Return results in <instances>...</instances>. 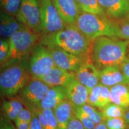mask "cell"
<instances>
[{"label": "cell", "mask_w": 129, "mask_h": 129, "mask_svg": "<svg viewBox=\"0 0 129 129\" xmlns=\"http://www.w3.org/2000/svg\"><path fill=\"white\" fill-rule=\"evenodd\" d=\"M74 114L82 123L86 129H93L96 125L84 112L81 107H74Z\"/></svg>", "instance_id": "cell-27"}, {"label": "cell", "mask_w": 129, "mask_h": 129, "mask_svg": "<svg viewBox=\"0 0 129 129\" xmlns=\"http://www.w3.org/2000/svg\"><path fill=\"white\" fill-rule=\"evenodd\" d=\"M128 85H129V84H128Z\"/></svg>", "instance_id": "cell-43"}, {"label": "cell", "mask_w": 129, "mask_h": 129, "mask_svg": "<svg viewBox=\"0 0 129 129\" xmlns=\"http://www.w3.org/2000/svg\"><path fill=\"white\" fill-rule=\"evenodd\" d=\"M40 5L42 36L57 32L65 27L66 24L52 0H40Z\"/></svg>", "instance_id": "cell-7"}, {"label": "cell", "mask_w": 129, "mask_h": 129, "mask_svg": "<svg viewBox=\"0 0 129 129\" xmlns=\"http://www.w3.org/2000/svg\"><path fill=\"white\" fill-rule=\"evenodd\" d=\"M22 2V0H0L1 10L16 17Z\"/></svg>", "instance_id": "cell-25"}, {"label": "cell", "mask_w": 129, "mask_h": 129, "mask_svg": "<svg viewBox=\"0 0 129 129\" xmlns=\"http://www.w3.org/2000/svg\"><path fill=\"white\" fill-rule=\"evenodd\" d=\"M16 129H30V125L29 122L14 121Z\"/></svg>", "instance_id": "cell-37"}, {"label": "cell", "mask_w": 129, "mask_h": 129, "mask_svg": "<svg viewBox=\"0 0 129 129\" xmlns=\"http://www.w3.org/2000/svg\"><path fill=\"white\" fill-rule=\"evenodd\" d=\"M0 129H16L11 120H7L3 116H1Z\"/></svg>", "instance_id": "cell-36"}, {"label": "cell", "mask_w": 129, "mask_h": 129, "mask_svg": "<svg viewBox=\"0 0 129 129\" xmlns=\"http://www.w3.org/2000/svg\"><path fill=\"white\" fill-rule=\"evenodd\" d=\"M106 15L114 21L126 18L129 14V0H98Z\"/></svg>", "instance_id": "cell-11"}, {"label": "cell", "mask_w": 129, "mask_h": 129, "mask_svg": "<svg viewBox=\"0 0 129 129\" xmlns=\"http://www.w3.org/2000/svg\"><path fill=\"white\" fill-rule=\"evenodd\" d=\"M41 34L25 27L14 33L10 37L9 54L1 65V69L18 63L31 55L41 40Z\"/></svg>", "instance_id": "cell-5"}, {"label": "cell", "mask_w": 129, "mask_h": 129, "mask_svg": "<svg viewBox=\"0 0 129 129\" xmlns=\"http://www.w3.org/2000/svg\"><path fill=\"white\" fill-rule=\"evenodd\" d=\"M126 129H129V126H127V127Z\"/></svg>", "instance_id": "cell-42"}, {"label": "cell", "mask_w": 129, "mask_h": 129, "mask_svg": "<svg viewBox=\"0 0 129 129\" xmlns=\"http://www.w3.org/2000/svg\"><path fill=\"white\" fill-rule=\"evenodd\" d=\"M120 68L127 84H129V57H127L120 64Z\"/></svg>", "instance_id": "cell-33"}, {"label": "cell", "mask_w": 129, "mask_h": 129, "mask_svg": "<svg viewBox=\"0 0 129 129\" xmlns=\"http://www.w3.org/2000/svg\"><path fill=\"white\" fill-rule=\"evenodd\" d=\"M30 55L20 62L1 69L0 89L2 96L7 98L15 97L32 79L28 70Z\"/></svg>", "instance_id": "cell-3"}, {"label": "cell", "mask_w": 129, "mask_h": 129, "mask_svg": "<svg viewBox=\"0 0 129 129\" xmlns=\"http://www.w3.org/2000/svg\"><path fill=\"white\" fill-rule=\"evenodd\" d=\"M23 103L18 97L11 98L9 100L4 99L2 103V115L9 120H14L23 109Z\"/></svg>", "instance_id": "cell-21"}, {"label": "cell", "mask_w": 129, "mask_h": 129, "mask_svg": "<svg viewBox=\"0 0 129 129\" xmlns=\"http://www.w3.org/2000/svg\"><path fill=\"white\" fill-rule=\"evenodd\" d=\"M91 42L74 24H66L57 32L42 36L40 43L48 48L60 49L87 59Z\"/></svg>", "instance_id": "cell-2"}, {"label": "cell", "mask_w": 129, "mask_h": 129, "mask_svg": "<svg viewBox=\"0 0 129 129\" xmlns=\"http://www.w3.org/2000/svg\"><path fill=\"white\" fill-rule=\"evenodd\" d=\"M126 110L122 107L111 102L101 110V111L104 120L107 119L123 118Z\"/></svg>", "instance_id": "cell-24"}, {"label": "cell", "mask_w": 129, "mask_h": 129, "mask_svg": "<svg viewBox=\"0 0 129 129\" xmlns=\"http://www.w3.org/2000/svg\"><path fill=\"white\" fill-rule=\"evenodd\" d=\"M66 129H86L80 121L75 115L69 121Z\"/></svg>", "instance_id": "cell-35"}, {"label": "cell", "mask_w": 129, "mask_h": 129, "mask_svg": "<svg viewBox=\"0 0 129 129\" xmlns=\"http://www.w3.org/2000/svg\"><path fill=\"white\" fill-rule=\"evenodd\" d=\"M111 102L126 109L129 108V87L128 84H120L110 88Z\"/></svg>", "instance_id": "cell-22"}, {"label": "cell", "mask_w": 129, "mask_h": 129, "mask_svg": "<svg viewBox=\"0 0 129 129\" xmlns=\"http://www.w3.org/2000/svg\"><path fill=\"white\" fill-rule=\"evenodd\" d=\"M55 66L61 69L76 72L88 59H84L58 48H49Z\"/></svg>", "instance_id": "cell-10"}, {"label": "cell", "mask_w": 129, "mask_h": 129, "mask_svg": "<svg viewBox=\"0 0 129 129\" xmlns=\"http://www.w3.org/2000/svg\"><path fill=\"white\" fill-rule=\"evenodd\" d=\"M16 17L19 21L26 27L35 32L40 33V0H22Z\"/></svg>", "instance_id": "cell-9"}, {"label": "cell", "mask_w": 129, "mask_h": 129, "mask_svg": "<svg viewBox=\"0 0 129 129\" xmlns=\"http://www.w3.org/2000/svg\"><path fill=\"white\" fill-rule=\"evenodd\" d=\"M119 32V38L129 41V19L124 18L116 21Z\"/></svg>", "instance_id": "cell-29"}, {"label": "cell", "mask_w": 129, "mask_h": 129, "mask_svg": "<svg viewBox=\"0 0 129 129\" xmlns=\"http://www.w3.org/2000/svg\"><path fill=\"white\" fill-rule=\"evenodd\" d=\"M103 122L108 129H126L128 126L123 118L107 119Z\"/></svg>", "instance_id": "cell-28"}, {"label": "cell", "mask_w": 129, "mask_h": 129, "mask_svg": "<svg viewBox=\"0 0 129 129\" xmlns=\"http://www.w3.org/2000/svg\"><path fill=\"white\" fill-rule=\"evenodd\" d=\"M32 119V113L30 110L26 107L23 108V109L19 113L16 119L14 121H21L27 122L30 123Z\"/></svg>", "instance_id": "cell-32"}, {"label": "cell", "mask_w": 129, "mask_h": 129, "mask_svg": "<svg viewBox=\"0 0 129 129\" xmlns=\"http://www.w3.org/2000/svg\"><path fill=\"white\" fill-rule=\"evenodd\" d=\"M67 99L66 89L62 86L50 87L40 102L38 109L53 110L61 102Z\"/></svg>", "instance_id": "cell-17"}, {"label": "cell", "mask_w": 129, "mask_h": 129, "mask_svg": "<svg viewBox=\"0 0 129 129\" xmlns=\"http://www.w3.org/2000/svg\"><path fill=\"white\" fill-rule=\"evenodd\" d=\"M26 27L21 23L16 16L1 10L0 35L2 38L9 39L13 34Z\"/></svg>", "instance_id": "cell-18"}, {"label": "cell", "mask_w": 129, "mask_h": 129, "mask_svg": "<svg viewBox=\"0 0 129 129\" xmlns=\"http://www.w3.org/2000/svg\"><path fill=\"white\" fill-rule=\"evenodd\" d=\"M126 18L129 19V14H128V16H127V17H126Z\"/></svg>", "instance_id": "cell-41"}, {"label": "cell", "mask_w": 129, "mask_h": 129, "mask_svg": "<svg viewBox=\"0 0 129 129\" xmlns=\"http://www.w3.org/2000/svg\"><path fill=\"white\" fill-rule=\"evenodd\" d=\"M10 49L9 39L2 38L0 42V63L3 64L9 54Z\"/></svg>", "instance_id": "cell-31"}, {"label": "cell", "mask_w": 129, "mask_h": 129, "mask_svg": "<svg viewBox=\"0 0 129 129\" xmlns=\"http://www.w3.org/2000/svg\"><path fill=\"white\" fill-rule=\"evenodd\" d=\"M55 8L66 24L76 23L81 12L76 0H52Z\"/></svg>", "instance_id": "cell-14"}, {"label": "cell", "mask_w": 129, "mask_h": 129, "mask_svg": "<svg viewBox=\"0 0 129 129\" xmlns=\"http://www.w3.org/2000/svg\"><path fill=\"white\" fill-rule=\"evenodd\" d=\"M76 78L75 72L55 66L39 79L41 80L50 87L55 86L66 87Z\"/></svg>", "instance_id": "cell-13"}, {"label": "cell", "mask_w": 129, "mask_h": 129, "mask_svg": "<svg viewBox=\"0 0 129 129\" xmlns=\"http://www.w3.org/2000/svg\"><path fill=\"white\" fill-rule=\"evenodd\" d=\"M75 73L77 80L89 91L100 83V71L89 58Z\"/></svg>", "instance_id": "cell-12"}, {"label": "cell", "mask_w": 129, "mask_h": 129, "mask_svg": "<svg viewBox=\"0 0 129 129\" xmlns=\"http://www.w3.org/2000/svg\"><path fill=\"white\" fill-rule=\"evenodd\" d=\"M123 119L128 126H129V108L127 109L125 112Z\"/></svg>", "instance_id": "cell-39"}, {"label": "cell", "mask_w": 129, "mask_h": 129, "mask_svg": "<svg viewBox=\"0 0 129 129\" xmlns=\"http://www.w3.org/2000/svg\"><path fill=\"white\" fill-rule=\"evenodd\" d=\"M46 120V129H58V124L54 112L51 109L41 110Z\"/></svg>", "instance_id": "cell-30"}, {"label": "cell", "mask_w": 129, "mask_h": 129, "mask_svg": "<svg viewBox=\"0 0 129 129\" xmlns=\"http://www.w3.org/2000/svg\"><path fill=\"white\" fill-rule=\"evenodd\" d=\"M75 24L91 42L102 36L119 38L116 21L109 17L106 14L98 15L81 12Z\"/></svg>", "instance_id": "cell-4"}, {"label": "cell", "mask_w": 129, "mask_h": 129, "mask_svg": "<svg viewBox=\"0 0 129 129\" xmlns=\"http://www.w3.org/2000/svg\"><path fill=\"white\" fill-rule=\"evenodd\" d=\"M93 129H108L104 122H102L95 125Z\"/></svg>", "instance_id": "cell-38"}, {"label": "cell", "mask_w": 129, "mask_h": 129, "mask_svg": "<svg viewBox=\"0 0 129 129\" xmlns=\"http://www.w3.org/2000/svg\"><path fill=\"white\" fill-rule=\"evenodd\" d=\"M129 41L108 36L91 42L89 58L99 71L111 66H120L127 56Z\"/></svg>", "instance_id": "cell-1"}, {"label": "cell", "mask_w": 129, "mask_h": 129, "mask_svg": "<svg viewBox=\"0 0 129 129\" xmlns=\"http://www.w3.org/2000/svg\"><path fill=\"white\" fill-rule=\"evenodd\" d=\"M100 83L111 88L120 84H126L120 66H111L100 71Z\"/></svg>", "instance_id": "cell-19"}, {"label": "cell", "mask_w": 129, "mask_h": 129, "mask_svg": "<svg viewBox=\"0 0 129 129\" xmlns=\"http://www.w3.org/2000/svg\"><path fill=\"white\" fill-rule=\"evenodd\" d=\"M29 110L31 111L32 113V119L30 123V129H43L41 124L35 111L33 109H30Z\"/></svg>", "instance_id": "cell-34"}, {"label": "cell", "mask_w": 129, "mask_h": 129, "mask_svg": "<svg viewBox=\"0 0 129 129\" xmlns=\"http://www.w3.org/2000/svg\"><path fill=\"white\" fill-rule=\"evenodd\" d=\"M67 99L74 107H81L88 103L89 90L77 79H75L65 87Z\"/></svg>", "instance_id": "cell-15"}, {"label": "cell", "mask_w": 129, "mask_h": 129, "mask_svg": "<svg viewBox=\"0 0 129 129\" xmlns=\"http://www.w3.org/2000/svg\"><path fill=\"white\" fill-rule=\"evenodd\" d=\"M80 11L82 12L98 15H105L99 4L98 0H76Z\"/></svg>", "instance_id": "cell-23"}, {"label": "cell", "mask_w": 129, "mask_h": 129, "mask_svg": "<svg viewBox=\"0 0 129 129\" xmlns=\"http://www.w3.org/2000/svg\"><path fill=\"white\" fill-rule=\"evenodd\" d=\"M127 57H129V45L128 47V50H127Z\"/></svg>", "instance_id": "cell-40"}, {"label": "cell", "mask_w": 129, "mask_h": 129, "mask_svg": "<svg viewBox=\"0 0 129 129\" xmlns=\"http://www.w3.org/2000/svg\"><path fill=\"white\" fill-rule=\"evenodd\" d=\"M58 124V129H66L74 115V106L68 99L61 102L53 110Z\"/></svg>", "instance_id": "cell-20"}, {"label": "cell", "mask_w": 129, "mask_h": 129, "mask_svg": "<svg viewBox=\"0 0 129 129\" xmlns=\"http://www.w3.org/2000/svg\"><path fill=\"white\" fill-rule=\"evenodd\" d=\"M81 108L95 124H97L104 121L102 111H97L96 108L92 107L88 103L81 107Z\"/></svg>", "instance_id": "cell-26"}, {"label": "cell", "mask_w": 129, "mask_h": 129, "mask_svg": "<svg viewBox=\"0 0 129 129\" xmlns=\"http://www.w3.org/2000/svg\"><path fill=\"white\" fill-rule=\"evenodd\" d=\"M110 88L99 83L89 91L88 104L102 110L111 102Z\"/></svg>", "instance_id": "cell-16"}, {"label": "cell", "mask_w": 129, "mask_h": 129, "mask_svg": "<svg viewBox=\"0 0 129 129\" xmlns=\"http://www.w3.org/2000/svg\"><path fill=\"white\" fill-rule=\"evenodd\" d=\"M55 66L50 49L40 42L33 49L29 60L28 70L32 78H41Z\"/></svg>", "instance_id": "cell-6"}, {"label": "cell", "mask_w": 129, "mask_h": 129, "mask_svg": "<svg viewBox=\"0 0 129 129\" xmlns=\"http://www.w3.org/2000/svg\"><path fill=\"white\" fill-rule=\"evenodd\" d=\"M50 88L41 80L32 78L19 93L17 97L28 109H38Z\"/></svg>", "instance_id": "cell-8"}]
</instances>
